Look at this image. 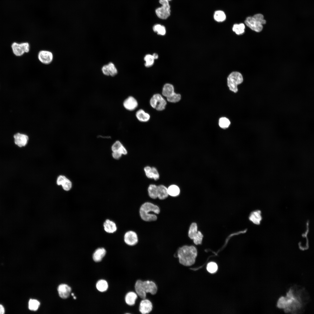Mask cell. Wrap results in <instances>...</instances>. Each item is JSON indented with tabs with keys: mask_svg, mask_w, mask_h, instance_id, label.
<instances>
[{
	"mask_svg": "<svg viewBox=\"0 0 314 314\" xmlns=\"http://www.w3.org/2000/svg\"><path fill=\"white\" fill-rule=\"evenodd\" d=\"M309 300L305 289L297 286L291 287L285 297L280 298L277 306L286 313H298L302 312Z\"/></svg>",
	"mask_w": 314,
	"mask_h": 314,
	"instance_id": "1",
	"label": "cell"
},
{
	"mask_svg": "<svg viewBox=\"0 0 314 314\" xmlns=\"http://www.w3.org/2000/svg\"><path fill=\"white\" fill-rule=\"evenodd\" d=\"M197 255V249L193 245L183 246L179 248L177 252L179 263L185 267L190 266L194 264Z\"/></svg>",
	"mask_w": 314,
	"mask_h": 314,
	"instance_id": "2",
	"label": "cell"
},
{
	"mask_svg": "<svg viewBox=\"0 0 314 314\" xmlns=\"http://www.w3.org/2000/svg\"><path fill=\"white\" fill-rule=\"evenodd\" d=\"M135 288L136 293L142 299L146 298L147 293L154 295L158 291V287L156 283L149 280L144 281L138 280L135 284Z\"/></svg>",
	"mask_w": 314,
	"mask_h": 314,
	"instance_id": "3",
	"label": "cell"
},
{
	"mask_svg": "<svg viewBox=\"0 0 314 314\" xmlns=\"http://www.w3.org/2000/svg\"><path fill=\"white\" fill-rule=\"evenodd\" d=\"M160 211V209L157 205L150 202H146L140 206L139 212L140 217L143 220L151 222L156 220L157 217L155 214L150 213L158 214Z\"/></svg>",
	"mask_w": 314,
	"mask_h": 314,
	"instance_id": "4",
	"label": "cell"
},
{
	"mask_svg": "<svg viewBox=\"0 0 314 314\" xmlns=\"http://www.w3.org/2000/svg\"><path fill=\"white\" fill-rule=\"evenodd\" d=\"M245 24L252 30L259 32L263 28V25L266 23L263 16L261 14H257L252 17H247L245 21Z\"/></svg>",
	"mask_w": 314,
	"mask_h": 314,
	"instance_id": "5",
	"label": "cell"
},
{
	"mask_svg": "<svg viewBox=\"0 0 314 314\" xmlns=\"http://www.w3.org/2000/svg\"><path fill=\"white\" fill-rule=\"evenodd\" d=\"M243 81L242 74L237 72H233L231 73L227 78V83L229 90L235 93L237 92V86Z\"/></svg>",
	"mask_w": 314,
	"mask_h": 314,
	"instance_id": "6",
	"label": "cell"
},
{
	"mask_svg": "<svg viewBox=\"0 0 314 314\" xmlns=\"http://www.w3.org/2000/svg\"><path fill=\"white\" fill-rule=\"evenodd\" d=\"M150 104L153 108L160 111L165 109L167 102L161 95L159 94H156L151 98Z\"/></svg>",
	"mask_w": 314,
	"mask_h": 314,
	"instance_id": "7",
	"label": "cell"
},
{
	"mask_svg": "<svg viewBox=\"0 0 314 314\" xmlns=\"http://www.w3.org/2000/svg\"><path fill=\"white\" fill-rule=\"evenodd\" d=\"M159 2L162 6L156 9V14L160 18L166 19L170 16V6L168 1L159 0Z\"/></svg>",
	"mask_w": 314,
	"mask_h": 314,
	"instance_id": "8",
	"label": "cell"
},
{
	"mask_svg": "<svg viewBox=\"0 0 314 314\" xmlns=\"http://www.w3.org/2000/svg\"><path fill=\"white\" fill-rule=\"evenodd\" d=\"M12 48L14 53L17 56H21L24 53L29 51L30 46L28 42L18 44L14 42L12 45Z\"/></svg>",
	"mask_w": 314,
	"mask_h": 314,
	"instance_id": "9",
	"label": "cell"
},
{
	"mask_svg": "<svg viewBox=\"0 0 314 314\" xmlns=\"http://www.w3.org/2000/svg\"><path fill=\"white\" fill-rule=\"evenodd\" d=\"M153 309V305L151 301L149 299H142L140 301L139 311L142 314H147L150 313Z\"/></svg>",
	"mask_w": 314,
	"mask_h": 314,
	"instance_id": "10",
	"label": "cell"
},
{
	"mask_svg": "<svg viewBox=\"0 0 314 314\" xmlns=\"http://www.w3.org/2000/svg\"><path fill=\"white\" fill-rule=\"evenodd\" d=\"M124 108L127 110L132 111L137 107L138 104L137 100L132 96H129L123 101Z\"/></svg>",
	"mask_w": 314,
	"mask_h": 314,
	"instance_id": "11",
	"label": "cell"
},
{
	"mask_svg": "<svg viewBox=\"0 0 314 314\" xmlns=\"http://www.w3.org/2000/svg\"><path fill=\"white\" fill-rule=\"evenodd\" d=\"M38 58L42 63L45 64H48L52 61L53 56L51 51L47 50H42L38 53Z\"/></svg>",
	"mask_w": 314,
	"mask_h": 314,
	"instance_id": "12",
	"label": "cell"
},
{
	"mask_svg": "<svg viewBox=\"0 0 314 314\" xmlns=\"http://www.w3.org/2000/svg\"><path fill=\"white\" fill-rule=\"evenodd\" d=\"M138 237L136 233L130 231L126 232L124 236V241L128 245L133 246L138 242Z\"/></svg>",
	"mask_w": 314,
	"mask_h": 314,
	"instance_id": "13",
	"label": "cell"
},
{
	"mask_svg": "<svg viewBox=\"0 0 314 314\" xmlns=\"http://www.w3.org/2000/svg\"><path fill=\"white\" fill-rule=\"evenodd\" d=\"M101 70L103 74L107 76H114L117 73V68L114 64L112 62L103 66Z\"/></svg>",
	"mask_w": 314,
	"mask_h": 314,
	"instance_id": "14",
	"label": "cell"
},
{
	"mask_svg": "<svg viewBox=\"0 0 314 314\" xmlns=\"http://www.w3.org/2000/svg\"><path fill=\"white\" fill-rule=\"evenodd\" d=\"M71 290V287L65 284L60 285L58 288V291L59 296L63 299L67 298L69 297Z\"/></svg>",
	"mask_w": 314,
	"mask_h": 314,
	"instance_id": "15",
	"label": "cell"
},
{
	"mask_svg": "<svg viewBox=\"0 0 314 314\" xmlns=\"http://www.w3.org/2000/svg\"><path fill=\"white\" fill-rule=\"evenodd\" d=\"M14 137L15 143L19 147L24 146L28 143V137L25 134L17 133L14 135Z\"/></svg>",
	"mask_w": 314,
	"mask_h": 314,
	"instance_id": "16",
	"label": "cell"
},
{
	"mask_svg": "<svg viewBox=\"0 0 314 314\" xmlns=\"http://www.w3.org/2000/svg\"><path fill=\"white\" fill-rule=\"evenodd\" d=\"M144 170L147 177L153 179L155 180H158L159 178L158 172L156 168L147 166L144 168Z\"/></svg>",
	"mask_w": 314,
	"mask_h": 314,
	"instance_id": "17",
	"label": "cell"
},
{
	"mask_svg": "<svg viewBox=\"0 0 314 314\" xmlns=\"http://www.w3.org/2000/svg\"><path fill=\"white\" fill-rule=\"evenodd\" d=\"M112 152L117 151L122 155H126L128 151L122 143L119 140H116L112 144L111 147Z\"/></svg>",
	"mask_w": 314,
	"mask_h": 314,
	"instance_id": "18",
	"label": "cell"
},
{
	"mask_svg": "<svg viewBox=\"0 0 314 314\" xmlns=\"http://www.w3.org/2000/svg\"><path fill=\"white\" fill-rule=\"evenodd\" d=\"M249 219L254 224H259L262 219L261 211L257 210L252 212L249 215Z\"/></svg>",
	"mask_w": 314,
	"mask_h": 314,
	"instance_id": "19",
	"label": "cell"
},
{
	"mask_svg": "<svg viewBox=\"0 0 314 314\" xmlns=\"http://www.w3.org/2000/svg\"><path fill=\"white\" fill-rule=\"evenodd\" d=\"M105 231L108 233H113L117 230V227L115 222L108 219L106 220L104 223Z\"/></svg>",
	"mask_w": 314,
	"mask_h": 314,
	"instance_id": "20",
	"label": "cell"
},
{
	"mask_svg": "<svg viewBox=\"0 0 314 314\" xmlns=\"http://www.w3.org/2000/svg\"><path fill=\"white\" fill-rule=\"evenodd\" d=\"M135 116L139 121L142 122H147L150 118L149 115L142 109H140L136 112Z\"/></svg>",
	"mask_w": 314,
	"mask_h": 314,
	"instance_id": "21",
	"label": "cell"
},
{
	"mask_svg": "<svg viewBox=\"0 0 314 314\" xmlns=\"http://www.w3.org/2000/svg\"><path fill=\"white\" fill-rule=\"evenodd\" d=\"M106 250L103 248L97 249L93 253V258L94 261L99 262L101 261L105 256Z\"/></svg>",
	"mask_w": 314,
	"mask_h": 314,
	"instance_id": "22",
	"label": "cell"
},
{
	"mask_svg": "<svg viewBox=\"0 0 314 314\" xmlns=\"http://www.w3.org/2000/svg\"><path fill=\"white\" fill-rule=\"evenodd\" d=\"M174 92V88L172 84L166 83L163 86L162 94L166 98L172 95Z\"/></svg>",
	"mask_w": 314,
	"mask_h": 314,
	"instance_id": "23",
	"label": "cell"
},
{
	"mask_svg": "<svg viewBox=\"0 0 314 314\" xmlns=\"http://www.w3.org/2000/svg\"><path fill=\"white\" fill-rule=\"evenodd\" d=\"M138 295L133 292H128L125 297V301L126 303L130 306H133L135 304V301L138 298Z\"/></svg>",
	"mask_w": 314,
	"mask_h": 314,
	"instance_id": "24",
	"label": "cell"
},
{
	"mask_svg": "<svg viewBox=\"0 0 314 314\" xmlns=\"http://www.w3.org/2000/svg\"><path fill=\"white\" fill-rule=\"evenodd\" d=\"M158 187V198L160 200H163L168 196L167 188L163 185H160Z\"/></svg>",
	"mask_w": 314,
	"mask_h": 314,
	"instance_id": "25",
	"label": "cell"
},
{
	"mask_svg": "<svg viewBox=\"0 0 314 314\" xmlns=\"http://www.w3.org/2000/svg\"><path fill=\"white\" fill-rule=\"evenodd\" d=\"M199 231H198L197 224L195 222L192 223L189 228L188 236L192 240H193L198 235Z\"/></svg>",
	"mask_w": 314,
	"mask_h": 314,
	"instance_id": "26",
	"label": "cell"
},
{
	"mask_svg": "<svg viewBox=\"0 0 314 314\" xmlns=\"http://www.w3.org/2000/svg\"><path fill=\"white\" fill-rule=\"evenodd\" d=\"M148 193L149 197L153 199L158 198V187L155 184H150L148 188Z\"/></svg>",
	"mask_w": 314,
	"mask_h": 314,
	"instance_id": "27",
	"label": "cell"
},
{
	"mask_svg": "<svg viewBox=\"0 0 314 314\" xmlns=\"http://www.w3.org/2000/svg\"><path fill=\"white\" fill-rule=\"evenodd\" d=\"M167 191L169 195L174 197L178 196L180 192L179 188L175 185L170 186L167 188Z\"/></svg>",
	"mask_w": 314,
	"mask_h": 314,
	"instance_id": "28",
	"label": "cell"
},
{
	"mask_svg": "<svg viewBox=\"0 0 314 314\" xmlns=\"http://www.w3.org/2000/svg\"><path fill=\"white\" fill-rule=\"evenodd\" d=\"M97 289L99 291L103 292L106 291L108 287L107 282L105 280L101 279L97 282L96 285Z\"/></svg>",
	"mask_w": 314,
	"mask_h": 314,
	"instance_id": "29",
	"label": "cell"
},
{
	"mask_svg": "<svg viewBox=\"0 0 314 314\" xmlns=\"http://www.w3.org/2000/svg\"><path fill=\"white\" fill-rule=\"evenodd\" d=\"M245 28V25L243 23L235 24L233 25L232 30L236 34L240 35L244 33Z\"/></svg>",
	"mask_w": 314,
	"mask_h": 314,
	"instance_id": "30",
	"label": "cell"
},
{
	"mask_svg": "<svg viewBox=\"0 0 314 314\" xmlns=\"http://www.w3.org/2000/svg\"><path fill=\"white\" fill-rule=\"evenodd\" d=\"M215 20L217 22H222L226 18V16L224 12L222 10H217L215 12L214 15Z\"/></svg>",
	"mask_w": 314,
	"mask_h": 314,
	"instance_id": "31",
	"label": "cell"
},
{
	"mask_svg": "<svg viewBox=\"0 0 314 314\" xmlns=\"http://www.w3.org/2000/svg\"><path fill=\"white\" fill-rule=\"evenodd\" d=\"M40 306V302L37 300L31 299L28 302V308L32 311H37Z\"/></svg>",
	"mask_w": 314,
	"mask_h": 314,
	"instance_id": "32",
	"label": "cell"
},
{
	"mask_svg": "<svg viewBox=\"0 0 314 314\" xmlns=\"http://www.w3.org/2000/svg\"><path fill=\"white\" fill-rule=\"evenodd\" d=\"M154 31L159 35H163L166 33V29L165 26L159 24H157L153 27Z\"/></svg>",
	"mask_w": 314,
	"mask_h": 314,
	"instance_id": "33",
	"label": "cell"
},
{
	"mask_svg": "<svg viewBox=\"0 0 314 314\" xmlns=\"http://www.w3.org/2000/svg\"><path fill=\"white\" fill-rule=\"evenodd\" d=\"M145 61V66L147 67H149L154 64V59L152 55L148 54L146 55L144 58Z\"/></svg>",
	"mask_w": 314,
	"mask_h": 314,
	"instance_id": "34",
	"label": "cell"
},
{
	"mask_svg": "<svg viewBox=\"0 0 314 314\" xmlns=\"http://www.w3.org/2000/svg\"><path fill=\"white\" fill-rule=\"evenodd\" d=\"M219 125L220 127L223 129L228 128L230 124L229 119L225 117L221 118L219 120Z\"/></svg>",
	"mask_w": 314,
	"mask_h": 314,
	"instance_id": "35",
	"label": "cell"
},
{
	"mask_svg": "<svg viewBox=\"0 0 314 314\" xmlns=\"http://www.w3.org/2000/svg\"><path fill=\"white\" fill-rule=\"evenodd\" d=\"M181 98V95L174 92L170 97L167 98V100L171 103H176L180 101Z\"/></svg>",
	"mask_w": 314,
	"mask_h": 314,
	"instance_id": "36",
	"label": "cell"
},
{
	"mask_svg": "<svg viewBox=\"0 0 314 314\" xmlns=\"http://www.w3.org/2000/svg\"><path fill=\"white\" fill-rule=\"evenodd\" d=\"M61 185L65 190L67 191L70 190L72 188V184L71 181L66 177Z\"/></svg>",
	"mask_w": 314,
	"mask_h": 314,
	"instance_id": "37",
	"label": "cell"
},
{
	"mask_svg": "<svg viewBox=\"0 0 314 314\" xmlns=\"http://www.w3.org/2000/svg\"><path fill=\"white\" fill-rule=\"evenodd\" d=\"M217 266L216 263L210 262L208 263L207 266V271L210 273H213L216 272L217 270Z\"/></svg>",
	"mask_w": 314,
	"mask_h": 314,
	"instance_id": "38",
	"label": "cell"
},
{
	"mask_svg": "<svg viewBox=\"0 0 314 314\" xmlns=\"http://www.w3.org/2000/svg\"><path fill=\"white\" fill-rule=\"evenodd\" d=\"M112 155L113 158L114 159L119 160L121 158L122 155L118 152L114 151L112 152Z\"/></svg>",
	"mask_w": 314,
	"mask_h": 314,
	"instance_id": "39",
	"label": "cell"
},
{
	"mask_svg": "<svg viewBox=\"0 0 314 314\" xmlns=\"http://www.w3.org/2000/svg\"><path fill=\"white\" fill-rule=\"evenodd\" d=\"M66 178V177L63 175H60L59 176L57 180L56 183L58 185H61L64 180Z\"/></svg>",
	"mask_w": 314,
	"mask_h": 314,
	"instance_id": "40",
	"label": "cell"
},
{
	"mask_svg": "<svg viewBox=\"0 0 314 314\" xmlns=\"http://www.w3.org/2000/svg\"><path fill=\"white\" fill-rule=\"evenodd\" d=\"M5 313V309L3 306L0 304V314H3Z\"/></svg>",
	"mask_w": 314,
	"mask_h": 314,
	"instance_id": "41",
	"label": "cell"
},
{
	"mask_svg": "<svg viewBox=\"0 0 314 314\" xmlns=\"http://www.w3.org/2000/svg\"><path fill=\"white\" fill-rule=\"evenodd\" d=\"M152 56L154 59H156L158 58V55L156 53H154Z\"/></svg>",
	"mask_w": 314,
	"mask_h": 314,
	"instance_id": "42",
	"label": "cell"
},
{
	"mask_svg": "<svg viewBox=\"0 0 314 314\" xmlns=\"http://www.w3.org/2000/svg\"><path fill=\"white\" fill-rule=\"evenodd\" d=\"M76 297L75 296H74V299H76Z\"/></svg>",
	"mask_w": 314,
	"mask_h": 314,
	"instance_id": "43",
	"label": "cell"
},
{
	"mask_svg": "<svg viewBox=\"0 0 314 314\" xmlns=\"http://www.w3.org/2000/svg\"><path fill=\"white\" fill-rule=\"evenodd\" d=\"M167 0L169 1V0Z\"/></svg>",
	"mask_w": 314,
	"mask_h": 314,
	"instance_id": "44",
	"label": "cell"
}]
</instances>
